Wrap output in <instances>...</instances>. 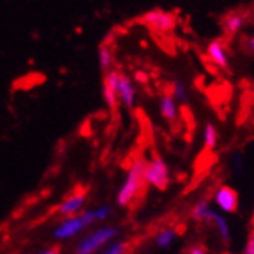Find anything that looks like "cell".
Masks as SVG:
<instances>
[{
  "label": "cell",
  "mask_w": 254,
  "mask_h": 254,
  "mask_svg": "<svg viewBox=\"0 0 254 254\" xmlns=\"http://www.w3.org/2000/svg\"><path fill=\"white\" fill-rule=\"evenodd\" d=\"M110 214H112L110 205H101L98 208L81 211L79 214L71 215V217L62 219L53 230V237L58 240H68L71 237H76L84 230H87V228H90L92 225L109 219Z\"/></svg>",
  "instance_id": "obj_1"
},
{
  "label": "cell",
  "mask_w": 254,
  "mask_h": 254,
  "mask_svg": "<svg viewBox=\"0 0 254 254\" xmlns=\"http://www.w3.org/2000/svg\"><path fill=\"white\" fill-rule=\"evenodd\" d=\"M144 166L146 160L143 157H138L127 169L126 179L117 194V205L120 208H127L136 200L139 192L144 186Z\"/></svg>",
  "instance_id": "obj_2"
},
{
  "label": "cell",
  "mask_w": 254,
  "mask_h": 254,
  "mask_svg": "<svg viewBox=\"0 0 254 254\" xmlns=\"http://www.w3.org/2000/svg\"><path fill=\"white\" fill-rule=\"evenodd\" d=\"M120 228L117 226H101L92 233L85 234L78 240L74 247V254H95L99 250L107 248L113 240H117Z\"/></svg>",
  "instance_id": "obj_3"
},
{
  "label": "cell",
  "mask_w": 254,
  "mask_h": 254,
  "mask_svg": "<svg viewBox=\"0 0 254 254\" xmlns=\"http://www.w3.org/2000/svg\"><path fill=\"white\" fill-rule=\"evenodd\" d=\"M171 183V172L166 161L160 155H154L144 166V185L164 190Z\"/></svg>",
  "instance_id": "obj_4"
},
{
  "label": "cell",
  "mask_w": 254,
  "mask_h": 254,
  "mask_svg": "<svg viewBox=\"0 0 254 254\" xmlns=\"http://www.w3.org/2000/svg\"><path fill=\"white\" fill-rule=\"evenodd\" d=\"M139 20H141V23H144L149 30L160 33V34L171 33L177 25V16L174 12L161 9V8L149 9L139 17Z\"/></svg>",
  "instance_id": "obj_5"
},
{
  "label": "cell",
  "mask_w": 254,
  "mask_h": 254,
  "mask_svg": "<svg viewBox=\"0 0 254 254\" xmlns=\"http://www.w3.org/2000/svg\"><path fill=\"white\" fill-rule=\"evenodd\" d=\"M120 71L118 70H110L104 73V79H103V98L104 103L109 110H115L118 106V81H120Z\"/></svg>",
  "instance_id": "obj_6"
},
{
  "label": "cell",
  "mask_w": 254,
  "mask_h": 254,
  "mask_svg": "<svg viewBox=\"0 0 254 254\" xmlns=\"http://www.w3.org/2000/svg\"><path fill=\"white\" fill-rule=\"evenodd\" d=\"M87 201V190L81 189L76 190V192L70 194L67 198H64L62 203H59L58 206V214L62 215L64 219L65 217H71V215L79 214Z\"/></svg>",
  "instance_id": "obj_7"
},
{
  "label": "cell",
  "mask_w": 254,
  "mask_h": 254,
  "mask_svg": "<svg viewBox=\"0 0 254 254\" xmlns=\"http://www.w3.org/2000/svg\"><path fill=\"white\" fill-rule=\"evenodd\" d=\"M214 203L223 212H236L239 206V195L230 186H220L214 192Z\"/></svg>",
  "instance_id": "obj_8"
},
{
  "label": "cell",
  "mask_w": 254,
  "mask_h": 254,
  "mask_svg": "<svg viewBox=\"0 0 254 254\" xmlns=\"http://www.w3.org/2000/svg\"><path fill=\"white\" fill-rule=\"evenodd\" d=\"M118 101L127 110H132L135 107V101H136L135 84L130 76L123 74V73L120 74V81H118Z\"/></svg>",
  "instance_id": "obj_9"
},
{
  "label": "cell",
  "mask_w": 254,
  "mask_h": 254,
  "mask_svg": "<svg viewBox=\"0 0 254 254\" xmlns=\"http://www.w3.org/2000/svg\"><path fill=\"white\" fill-rule=\"evenodd\" d=\"M203 225H209V226H212L214 230H215V233L219 234V237L223 240L225 244H228L231 240V230H230V225H228V222L225 220V217L220 214V212H217L215 209H209L208 211V214L205 215V219H203V222H201Z\"/></svg>",
  "instance_id": "obj_10"
},
{
  "label": "cell",
  "mask_w": 254,
  "mask_h": 254,
  "mask_svg": "<svg viewBox=\"0 0 254 254\" xmlns=\"http://www.w3.org/2000/svg\"><path fill=\"white\" fill-rule=\"evenodd\" d=\"M112 42H113V33H107L104 36L103 42H101L99 48H98V62H99L101 70H103L104 73L113 70V62H115Z\"/></svg>",
  "instance_id": "obj_11"
},
{
  "label": "cell",
  "mask_w": 254,
  "mask_h": 254,
  "mask_svg": "<svg viewBox=\"0 0 254 254\" xmlns=\"http://www.w3.org/2000/svg\"><path fill=\"white\" fill-rule=\"evenodd\" d=\"M206 58L217 68L228 70V65H230V62H228V52H226V47L222 41H212L208 45Z\"/></svg>",
  "instance_id": "obj_12"
},
{
  "label": "cell",
  "mask_w": 254,
  "mask_h": 254,
  "mask_svg": "<svg viewBox=\"0 0 254 254\" xmlns=\"http://www.w3.org/2000/svg\"><path fill=\"white\" fill-rule=\"evenodd\" d=\"M247 22V16L240 11H231L222 19V28L226 36H236L240 30L244 28V25Z\"/></svg>",
  "instance_id": "obj_13"
},
{
  "label": "cell",
  "mask_w": 254,
  "mask_h": 254,
  "mask_svg": "<svg viewBox=\"0 0 254 254\" xmlns=\"http://www.w3.org/2000/svg\"><path fill=\"white\" fill-rule=\"evenodd\" d=\"M160 113H161V117L169 123H174L179 118V104L175 103L169 93L163 95L160 98Z\"/></svg>",
  "instance_id": "obj_14"
},
{
  "label": "cell",
  "mask_w": 254,
  "mask_h": 254,
  "mask_svg": "<svg viewBox=\"0 0 254 254\" xmlns=\"http://www.w3.org/2000/svg\"><path fill=\"white\" fill-rule=\"evenodd\" d=\"M177 237H179V230H177V228H163V230H160L155 234L154 244L160 250H168L169 247L174 245Z\"/></svg>",
  "instance_id": "obj_15"
},
{
  "label": "cell",
  "mask_w": 254,
  "mask_h": 254,
  "mask_svg": "<svg viewBox=\"0 0 254 254\" xmlns=\"http://www.w3.org/2000/svg\"><path fill=\"white\" fill-rule=\"evenodd\" d=\"M169 95L172 96V99L177 104H188L189 103V93H188V87L183 81H174L171 84V92Z\"/></svg>",
  "instance_id": "obj_16"
},
{
  "label": "cell",
  "mask_w": 254,
  "mask_h": 254,
  "mask_svg": "<svg viewBox=\"0 0 254 254\" xmlns=\"http://www.w3.org/2000/svg\"><path fill=\"white\" fill-rule=\"evenodd\" d=\"M217 141H219L217 129H215L214 124L208 123L205 126V129H203V144H205V149L212 150L215 146H217Z\"/></svg>",
  "instance_id": "obj_17"
},
{
  "label": "cell",
  "mask_w": 254,
  "mask_h": 254,
  "mask_svg": "<svg viewBox=\"0 0 254 254\" xmlns=\"http://www.w3.org/2000/svg\"><path fill=\"white\" fill-rule=\"evenodd\" d=\"M209 209H211V203H209V200L203 198V200H200V201L197 203V205L194 206L192 212H190V217H192V220L201 223Z\"/></svg>",
  "instance_id": "obj_18"
},
{
  "label": "cell",
  "mask_w": 254,
  "mask_h": 254,
  "mask_svg": "<svg viewBox=\"0 0 254 254\" xmlns=\"http://www.w3.org/2000/svg\"><path fill=\"white\" fill-rule=\"evenodd\" d=\"M127 247L129 245H127V242H124V240H115V242H112L107 248H104L101 254H126Z\"/></svg>",
  "instance_id": "obj_19"
},
{
  "label": "cell",
  "mask_w": 254,
  "mask_h": 254,
  "mask_svg": "<svg viewBox=\"0 0 254 254\" xmlns=\"http://www.w3.org/2000/svg\"><path fill=\"white\" fill-rule=\"evenodd\" d=\"M244 254H254V228L248 236V240H247L245 248H244Z\"/></svg>",
  "instance_id": "obj_20"
},
{
  "label": "cell",
  "mask_w": 254,
  "mask_h": 254,
  "mask_svg": "<svg viewBox=\"0 0 254 254\" xmlns=\"http://www.w3.org/2000/svg\"><path fill=\"white\" fill-rule=\"evenodd\" d=\"M186 254H209L206 247H203L200 244H195V245H190L186 251Z\"/></svg>",
  "instance_id": "obj_21"
},
{
  "label": "cell",
  "mask_w": 254,
  "mask_h": 254,
  "mask_svg": "<svg viewBox=\"0 0 254 254\" xmlns=\"http://www.w3.org/2000/svg\"><path fill=\"white\" fill-rule=\"evenodd\" d=\"M132 81H136L138 84H147L149 76H147V73L143 71V70H136V71L133 73V79H132Z\"/></svg>",
  "instance_id": "obj_22"
},
{
  "label": "cell",
  "mask_w": 254,
  "mask_h": 254,
  "mask_svg": "<svg viewBox=\"0 0 254 254\" xmlns=\"http://www.w3.org/2000/svg\"><path fill=\"white\" fill-rule=\"evenodd\" d=\"M233 163L236 164V168H237V169H242V168H244V158L240 157L239 154H236V155L233 157Z\"/></svg>",
  "instance_id": "obj_23"
},
{
  "label": "cell",
  "mask_w": 254,
  "mask_h": 254,
  "mask_svg": "<svg viewBox=\"0 0 254 254\" xmlns=\"http://www.w3.org/2000/svg\"><path fill=\"white\" fill-rule=\"evenodd\" d=\"M245 47L248 48V52H251L254 55V36H250L247 37V41H245Z\"/></svg>",
  "instance_id": "obj_24"
},
{
  "label": "cell",
  "mask_w": 254,
  "mask_h": 254,
  "mask_svg": "<svg viewBox=\"0 0 254 254\" xmlns=\"http://www.w3.org/2000/svg\"><path fill=\"white\" fill-rule=\"evenodd\" d=\"M37 254H61V250L58 247H53V248H47V250L37 253Z\"/></svg>",
  "instance_id": "obj_25"
}]
</instances>
